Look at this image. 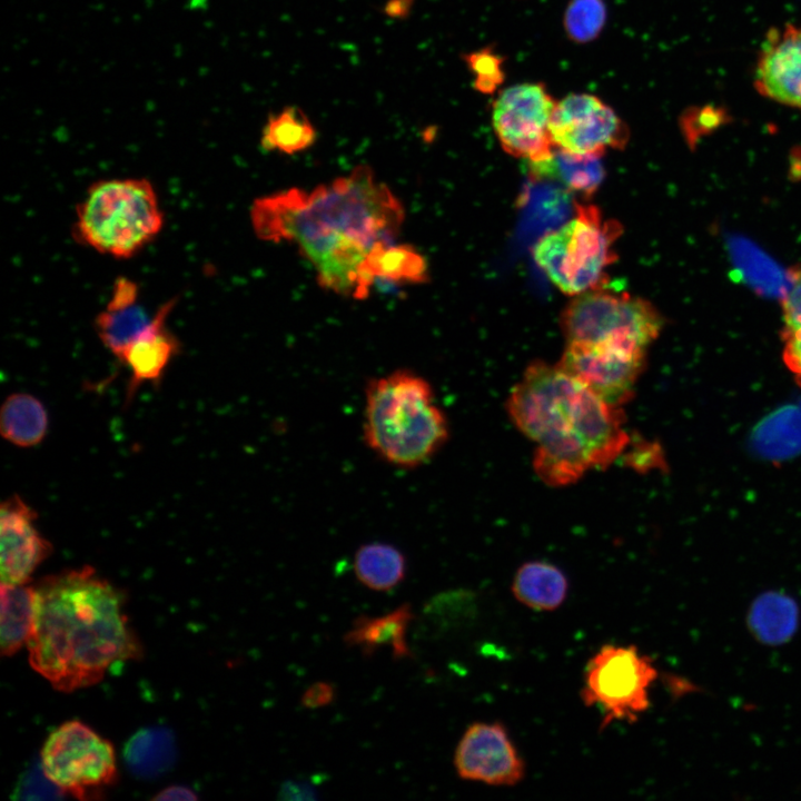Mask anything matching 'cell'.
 I'll use <instances>...</instances> for the list:
<instances>
[{"label":"cell","instance_id":"32","mask_svg":"<svg viewBox=\"0 0 801 801\" xmlns=\"http://www.w3.org/2000/svg\"><path fill=\"white\" fill-rule=\"evenodd\" d=\"M469 69L475 73V87L482 92L492 91L501 81V62L490 50L473 52L466 58Z\"/></svg>","mask_w":801,"mask_h":801},{"label":"cell","instance_id":"35","mask_svg":"<svg viewBox=\"0 0 801 801\" xmlns=\"http://www.w3.org/2000/svg\"><path fill=\"white\" fill-rule=\"evenodd\" d=\"M280 795L284 799L313 798V789L300 782H286L281 785Z\"/></svg>","mask_w":801,"mask_h":801},{"label":"cell","instance_id":"20","mask_svg":"<svg viewBox=\"0 0 801 801\" xmlns=\"http://www.w3.org/2000/svg\"><path fill=\"white\" fill-rule=\"evenodd\" d=\"M600 158L575 155L554 147L548 158L530 162V168L536 178L556 180L570 191L590 197L600 187L605 176Z\"/></svg>","mask_w":801,"mask_h":801},{"label":"cell","instance_id":"1","mask_svg":"<svg viewBox=\"0 0 801 801\" xmlns=\"http://www.w3.org/2000/svg\"><path fill=\"white\" fill-rule=\"evenodd\" d=\"M250 220L258 238L296 245L323 287L364 299L372 288L365 261L377 246L395 241L404 210L373 171L360 166L312 191L290 188L257 198Z\"/></svg>","mask_w":801,"mask_h":801},{"label":"cell","instance_id":"22","mask_svg":"<svg viewBox=\"0 0 801 801\" xmlns=\"http://www.w3.org/2000/svg\"><path fill=\"white\" fill-rule=\"evenodd\" d=\"M427 269V261L418 250L404 244L379 245L365 261V275L372 286L376 280L393 285L426 283Z\"/></svg>","mask_w":801,"mask_h":801},{"label":"cell","instance_id":"9","mask_svg":"<svg viewBox=\"0 0 801 801\" xmlns=\"http://www.w3.org/2000/svg\"><path fill=\"white\" fill-rule=\"evenodd\" d=\"M40 762L62 792L87 800L100 797L117 778L112 744L80 721H67L47 738Z\"/></svg>","mask_w":801,"mask_h":801},{"label":"cell","instance_id":"29","mask_svg":"<svg viewBox=\"0 0 801 801\" xmlns=\"http://www.w3.org/2000/svg\"><path fill=\"white\" fill-rule=\"evenodd\" d=\"M424 615L441 630L462 627L476 615V597L468 590L443 592L425 604Z\"/></svg>","mask_w":801,"mask_h":801},{"label":"cell","instance_id":"17","mask_svg":"<svg viewBox=\"0 0 801 801\" xmlns=\"http://www.w3.org/2000/svg\"><path fill=\"white\" fill-rule=\"evenodd\" d=\"M154 315L140 304L138 285L127 277H118L106 308L96 317L95 328L103 346L120 360L150 326Z\"/></svg>","mask_w":801,"mask_h":801},{"label":"cell","instance_id":"30","mask_svg":"<svg viewBox=\"0 0 801 801\" xmlns=\"http://www.w3.org/2000/svg\"><path fill=\"white\" fill-rule=\"evenodd\" d=\"M606 20L603 0H571L564 13V29L575 42L585 43L596 38Z\"/></svg>","mask_w":801,"mask_h":801},{"label":"cell","instance_id":"8","mask_svg":"<svg viewBox=\"0 0 801 801\" xmlns=\"http://www.w3.org/2000/svg\"><path fill=\"white\" fill-rule=\"evenodd\" d=\"M657 678L651 657L635 645L606 644L589 660L581 699L601 711V729L613 721L639 720L650 708V688Z\"/></svg>","mask_w":801,"mask_h":801},{"label":"cell","instance_id":"23","mask_svg":"<svg viewBox=\"0 0 801 801\" xmlns=\"http://www.w3.org/2000/svg\"><path fill=\"white\" fill-rule=\"evenodd\" d=\"M748 624L758 641L769 645L782 644L797 631L798 604L792 597L782 593H765L752 603Z\"/></svg>","mask_w":801,"mask_h":801},{"label":"cell","instance_id":"4","mask_svg":"<svg viewBox=\"0 0 801 801\" xmlns=\"http://www.w3.org/2000/svg\"><path fill=\"white\" fill-rule=\"evenodd\" d=\"M362 429L376 456L406 469L427 463L448 437V423L432 385L411 369L367 382Z\"/></svg>","mask_w":801,"mask_h":801},{"label":"cell","instance_id":"19","mask_svg":"<svg viewBox=\"0 0 801 801\" xmlns=\"http://www.w3.org/2000/svg\"><path fill=\"white\" fill-rule=\"evenodd\" d=\"M511 590L514 597L526 607L551 612L564 603L568 582L563 571L554 564L531 561L517 568Z\"/></svg>","mask_w":801,"mask_h":801},{"label":"cell","instance_id":"21","mask_svg":"<svg viewBox=\"0 0 801 801\" xmlns=\"http://www.w3.org/2000/svg\"><path fill=\"white\" fill-rule=\"evenodd\" d=\"M177 756L170 730L150 726L137 731L125 744L123 759L137 778L154 779L168 772Z\"/></svg>","mask_w":801,"mask_h":801},{"label":"cell","instance_id":"14","mask_svg":"<svg viewBox=\"0 0 801 801\" xmlns=\"http://www.w3.org/2000/svg\"><path fill=\"white\" fill-rule=\"evenodd\" d=\"M753 85L762 97L801 111V24L788 23L767 32Z\"/></svg>","mask_w":801,"mask_h":801},{"label":"cell","instance_id":"6","mask_svg":"<svg viewBox=\"0 0 801 801\" xmlns=\"http://www.w3.org/2000/svg\"><path fill=\"white\" fill-rule=\"evenodd\" d=\"M622 230L596 206L577 204L573 219L535 244L534 259L562 293L575 296L606 285L605 269L617 258L614 244Z\"/></svg>","mask_w":801,"mask_h":801},{"label":"cell","instance_id":"31","mask_svg":"<svg viewBox=\"0 0 801 801\" xmlns=\"http://www.w3.org/2000/svg\"><path fill=\"white\" fill-rule=\"evenodd\" d=\"M62 793L47 777L41 762L28 770L14 789V797L19 799H57Z\"/></svg>","mask_w":801,"mask_h":801},{"label":"cell","instance_id":"33","mask_svg":"<svg viewBox=\"0 0 801 801\" xmlns=\"http://www.w3.org/2000/svg\"><path fill=\"white\" fill-rule=\"evenodd\" d=\"M335 688L327 682H316L312 684L301 696V704L308 709L323 708L333 702L335 699Z\"/></svg>","mask_w":801,"mask_h":801},{"label":"cell","instance_id":"34","mask_svg":"<svg viewBox=\"0 0 801 801\" xmlns=\"http://www.w3.org/2000/svg\"><path fill=\"white\" fill-rule=\"evenodd\" d=\"M155 800H195L197 795L187 787L171 785L161 790Z\"/></svg>","mask_w":801,"mask_h":801},{"label":"cell","instance_id":"7","mask_svg":"<svg viewBox=\"0 0 801 801\" xmlns=\"http://www.w3.org/2000/svg\"><path fill=\"white\" fill-rule=\"evenodd\" d=\"M664 326L650 301L606 285L573 296L561 314L567 342L606 343L647 347Z\"/></svg>","mask_w":801,"mask_h":801},{"label":"cell","instance_id":"25","mask_svg":"<svg viewBox=\"0 0 801 801\" xmlns=\"http://www.w3.org/2000/svg\"><path fill=\"white\" fill-rule=\"evenodd\" d=\"M406 571L405 555L389 543L363 544L354 556V572L357 580L376 592H387L396 587L405 578Z\"/></svg>","mask_w":801,"mask_h":801},{"label":"cell","instance_id":"15","mask_svg":"<svg viewBox=\"0 0 801 801\" xmlns=\"http://www.w3.org/2000/svg\"><path fill=\"white\" fill-rule=\"evenodd\" d=\"M36 518V512L18 495L2 503L1 583L26 584L33 571L50 555L52 546L38 531Z\"/></svg>","mask_w":801,"mask_h":801},{"label":"cell","instance_id":"2","mask_svg":"<svg viewBox=\"0 0 801 801\" xmlns=\"http://www.w3.org/2000/svg\"><path fill=\"white\" fill-rule=\"evenodd\" d=\"M29 662L59 691L100 682L118 663L140 656L123 597L85 566L41 580L33 587Z\"/></svg>","mask_w":801,"mask_h":801},{"label":"cell","instance_id":"28","mask_svg":"<svg viewBox=\"0 0 801 801\" xmlns=\"http://www.w3.org/2000/svg\"><path fill=\"white\" fill-rule=\"evenodd\" d=\"M788 285L781 299L782 359L801 387V264L788 271Z\"/></svg>","mask_w":801,"mask_h":801},{"label":"cell","instance_id":"11","mask_svg":"<svg viewBox=\"0 0 801 801\" xmlns=\"http://www.w3.org/2000/svg\"><path fill=\"white\" fill-rule=\"evenodd\" d=\"M557 365L606 403L622 407L646 365V349L630 345L567 342Z\"/></svg>","mask_w":801,"mask_h":801},{"label":"cell","instance_id":"16","mask_svg":"<svg viewBox=\"0 0 801 801\" xmlns=\"http://www.w3.org/2000/svg\"><path fill=\"white\" fill-rule=\"evenodd\" d=\"M175 305V298L164 303L156 310L150 326L120 358L119 362L130 370L126 403L131 402L142 384L159 385L168 365L178 355L179 340L166 327V319Z\"/></svg>","mask_w":801,"mask_h":801},{"label":"cell","instance_id":"12","mask_svg":"<svg viewBox=\"0 0 801 801\" xmlns=\"http://www.w3.org/2000/svg\"><path fill=\"white\" fill-rule=\"evenodd\" d=\"M550 134L555 147L594 157H602L609 149H623L630 136L612 107L584 92L570 93L556 101Z\"/></svg>","mask_w":801,"mask_h":801},{"label":"cell","instance_id":"27","mask_svg":"<svg viewBox=\"0 0 801 801\" xmlns=\"http://www.w3.org/2000/svg\"><path fill=\"white\" fill-rule=\"evenodd\" d=\"M317 131L305 112L288 106L268 116L263 128L260 146L266 151L285 155L308 149L316 140Z\"/></svg>","mask_w":801,"mask_h":801},{"label":"cell","instance_id":"24","mask_svg":"<svg viewBox=\"0 0 801 801\" xmlns=\"http://www.w3.org/2000/svg\"><path fill=\"white\" fill-rule=\"evenodd\" d=\"M48 423L43 404L30 394H12L2 404L0 432L12 445L28 448L40 444L47 434Z\"/></svg>","mask_w":801,"mask_h":801},{"label":"cell","instance_id":"5","mask_svg":"<svg viewBox=\"0 0 801 801\" xmlns=\"http://www.w3.org/2000/svg\"><path fill=\"white\" fill-rule=\"evenodd\" d=\"M164 214L155 188L144 178L92 184L77 206L73 235L81 244L116 258H129L161 230Z\"/></svg>","mask_w":801,"mask_h":801},{"label":"cell","instance_id":"26","mask_svg":"<svg viewBox=\"0 0 801 801\" xmlns=\"http://www.w3.org/2000/svg\"><path fill=\"white\" fill-rule=\"evenodd\" d=\"M33 620V587L1 583L0 649L12 655L28 642Z\"/></svg>","mask_w":801,"mask_h":801},{"label":"cell","instance_id":"13","mask_svg":"<svg viewBox=\"0 0 801 801\" xmlns=\"http://www.w3.org/2000/svg\"><path fill=\"white\" fill-rule=\"evenodd\" d=\"M454 765L461 779L493 787H514L525 777L524 761L500 722L471 724L456 746Z\"/></svg>","mask_w":801,"mask_h":801},{"label":"cell","instance_id":"3","mask_svg":"<svg viewBox=\"0 0 801 801\" xmlns=\"http://www.w3.org/2000/svg\"><path fill=\"white\" fill-rule=\"evenodd\" d=\"M623 408L591 392L557 364H530L507 398L516 427L536 444L534 471L565 486L620 458L631 438Z\"/></svg>","mask_w":801,"mask_h":801},{"label":"cell","instance_id":"18","mask_svg":"<svg viewBox=\"0 0 801 801\" xmlns=\"http://www.w3.org/2000/svg\"><path fill=\"white\" fill-rule=\"evenodd\" d=\"M414 619L409 603H403L380 616L360 615L343 636L348 647H358L364 656L373 655L379 647L389 646L395 660L412 657L406 632Z\"/></svg>","mask_w":801,"mask_h":801},{"label":"cell","instance_id":"10","mask_svg":"<svg viewBox=\"0 0 801 801\" xmlns=\"http://www.w3.org/2000/svg\"><path fill=\"white\" fill-rule=\"evenodd\" d=\"M556 100L541 82H522L500 92L492 107V125L510 155L537 162L554 149L550 122Z\"/></svg>","mask_w":801,"mask_h":801}]
</instances>
